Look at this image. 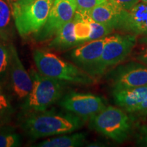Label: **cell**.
<instances>
[{
  "instance_id": "4316f807",
  "label": "cell",
  "mask_w": 147,
  "mask_h": 147,
  "mask_svg": "<svg viewBox=\"0 0 147 147\" xmlns=\"http://www.w3.org/2000/svg\"><path fill=\"white\" fill-rule=\"evenodd\" d=\"M18 1H21V2H24V3H28V2H31V1H34V0H18Z\"/></svg>"
},
{
  "instance_id": "5b68a950",
  "label": "cell",
  "mask_w": 147,
  "mask_h": 147,
  "mask_svg": "<svg viewBox=\"0 0 147 147\" xmlns=\"http://www.w3.org/2000/svg\"><path fill=\"white\" fill-rule=\"evenodd\" d=\"M55 0H34L28 3H12L14 25L18 34L25 38L35 34L47 23Z\"/></svg>"
},
{
  "instance_id": "d6986e66",
  "label": "cell",
  "mask_w": 147,
  "mask_h": 147,
  "mask_svg": "<svg viewBox=\"0 0 147 147\" xmlns=\"http://www.w3.org/2000/svg\"><path fill=\"white\" fill-rule=\"evenodd\" d=\"M23 140L12 127L8 125L0 127V147L21 146Z\"/></svg>"
},
{
  "instance_id": "cb8c5ba5",
  "label": "cell",
  "mask_w": 147,
  "mask_h": 147,
  "mask_svg": "<svg viewBox=\"0 0 147 147\" xmlns=\"http://www.w3.org/2000/svg\"><path fill=\"white\" fill-rule=\"evenodd\" d=\"M124 10H129L135 5L140 2V0H114Z\"/></svg>"
},
{
  "instance_id": "ffe728a7",
  "label": "cell",
  "mask_w": 147,
  "mask_h": 147,
  "mask_svg": "<svg viewBox=\"0 0 147 147\" xmlns=\"http://www.w3.org/2000/svg\"><path fill=\"white\" fill-rule=\"evenodd\" d=\"M10 66V51L8 46L0 44V82L6 85Z\"/></svg>"
},
{
  "instance_id": "8fae6325",
  "label": "cell",
  "mask_w": 147,
  "mask_h": 147,
  "mask_svg": "<svg viewBox=\"0 0 147 147\" xmlns=\"http://www.w3.org/2000/svg\"><path fill=\"white\" fill-rule=\"evenodd\" d=\"M107 79L113 89L147 85V65L131 61L115 66L108 73Z\"/></svg>"
},
{
  "instance_id": "52a82bcc",
  "label": "cell",
  "mask_w": 147,
  "mask_h": 147,
  "mask_svg": "<svg viewBox=\"0 0 147 147\" xmlns=\"http://www.w3.org/2000/svg\"><path fill=\"white\" fill-rule=\"evenodd\" d=\"M10 51V66L6 87L13 100L20 106L28 97L33 87L30 74L27 72L21 62L16 47L9 44Z\"/></svg>"
},
{
  "instance_id": "6da1fadb",
  "label": "cell",
  "mask_w": 147,
  "mask_h": 147,
  "mask_svg": "<svg viewBox=\"0 0 147 147\" xmlns=\"http://www.w3.org/2000/svg\"><path fill=\"white\" fill-rule=\"evenodd\" d=\"M84 123L75 114L55 108L21 114L19 121L22 131L33 140L71 134L80 129Z\"/></svg>"
},
{
  "instance_id": "44dd1931",
  "label": "cell",
  "mask_w": 147,
  "mask_h": 147,
  "mask_svg": "<svg viewBox=\"0 0 147 147\" xmlns=\"http://www.w3.org/2000/svg\"><path fill=\"white\" fill-rule=\"evenodd\" d=\"M76 3L77 11L88 12L96 5L100 4L106 0H75Z\"/></svg>"
},
{
  "instance_id": "5bb4252c",
  "label": "cell",
  "mask_w": 147,
  "mask_h": 147,
  "mask_svg": "<svg viewBox=\"0 0 147 147\" xmlns=\"http://www.w3.org/2000/svg\"><path fill=\"white\" fill-rule=\"evenodd\" d=\"M147 96V85L142 87L113 89V97L119 107L129 113Z\"/></svg>"
},
{
  "instance_id": "603a6c76",
  "label": "cell",
  "mask_w": 147,
  "mask_h": 147,
  "mask_svg": "<svg viewBox=\"0 0 147 147\" xmlns=\"http://www.w3.org/2000/svg\"><path fill=\"white\" fill-rule=\"evenodd\" d=\"M129 113L138 114V115H144L147 113V96L140 104L133 108Z\"/></svg>"
},
{
  "instance_id": "484cf974",
  "label": "cell",
  "mask_w": 147,
  "mask_h": 147,
  "mask_svg": "<svg viewBox=\"0 0 147 147\" xmlns=\"http://www.w3.org/2000/svg\"><path fill=\"white\" fill-rule=\"evenodd\" d=\"M138 42L140 45H142L145 46V47H147V35L141 37V38L138 40Z\"/></svg>"
},
{
  "instance_id": "7c38bea8",
  "label": "cell",
  "mask_w": 147,
  "mask_h": 147,
  "mask_svg": "<svg viewBox=\"0 0 147 147\" xmlns=\"http://www.w3.org/2000/svg\"><path fill=\"white\" fill-rule=\"evenodd\" d=\"M117 30L134 35H147V3H138L129 10H124Z\"/></svg>"
},
{
  "instance_id": "2e32d148",
  "label": "cell",
  "mask_w": 147,
  "mask_h": 147,
  "mask_svg": "<svg viewBox=\"0 0 147 147\" xmlns=\"http://www.w3.org/2000/svg\"><path fill=\"white\" fill-rule=\"evenodd\" d=\"M12 17L10 0H0V38L5 42L11 41L14 37Z\"/></svg>"
},
{
  "instance_id": "30bf717a",
  "label": "cell",
  "mask_w": 147,
  "mask_h": 147,
  "mask_svg": "<svg viewBox=\"0 0 147 147\" xmlns=\"http://www.w3.org/2000/svg\"><path fill=\"white\" fill-rule=\"evenodd\" d=\"M110 36L85 42L75 47L69 53V58L75 65L96 78L97 67L106 44Z\"/></svg>"
},
{
  "instance_id": "e0dca14e",
  "label": "cell",
  "mask_w": 147,
  "mask_h": 147,
  "mask_svg": "<svg viewBox=\"0 0 147 147\" xmlns=\"http://www.w3.org/2000/svg\"><path fill=\"white\" fill-rule=\"evenodd\" d=\"M63 134L53 138H49L38 143V147H76L82 146L85 143L87 136L84 133Z\"/></svg>"
},
{
  "instance_id": "ac0fdd59",
  "label": "cell",
  "mask_w": 147,
  "mask_h": 147,
  "mask_svg": "<svg viewBox=\"0 0 147 147\" xmlns=\"http://www.w3.org/2000/svg\"><path fill=\"white\" fill-rule=\"evenodd\" d=\"M13 100L6 85L0 82V127L8 125L13 119L16 113Z\"/></svg>"
},
{
  "instance_id": "277c9868",
  "label": "cell",
  "mask_w": 147,
  "mask_h": 147,
  "mask_svg": "<svg viewBox=\"0 0 147 147\" xmlns=\"http://www.w3.org/2000/svg\"><path fill=\"white\" fill-rule=\"evenodd\" d=\"M89 121L90 129L117 143L126 141L133 131L131 119L120 107L106 106Z\"/></svg>"
},
{
  "instance_id": "ba28073f",
  "label": "cell",
  "mask_w": 147,
  "mask_h": 147,
  "mask_svg": "<svg viewBox=\"0 0 147 147\" xmlns=\"http://www.w3.org/2000/svg\"><path fill=\"white\" fill-rule=\"evenodd\" d=\"M77 10L75 0H55L47 23L38 32L34 34L36 42L52 39L65 24L74 19Z\"/></svg>"
},
{
  "instance_id": "3957f363",
  "label": "cell",
  "mask_w": 147,
  "mask_h": 147,
  "mask_svg": "<svg viewBox=\"0 0 147 147\" xmlns=\"http://www.w3.org/2000/svg\"><path fill=\"white\" fill-rule=\"evenodd\" d=\"M37 69L42 75L69 83L88 85L95 79L75 64L62 59L54 53L43 49H36L33 53Z\"/></svg>"
},
{
  "instance_id": "83f0119b",
  "label": "cell",
  "mask_w": 147,
  "mask_h": 147,
  "mask_svg": "<svg viewBox=\"0 0 147 147\" xmlns=\"http://www.w3.org/2000/svg\"><path fill=\"white\" fill-rule=\"evenodd\" d=\"M141 1H143V2H146L147 3V0H140Z\"/></svg>"
},
{
  "instance_id": "7402d4cb",
  "label": "cell",
  "mask_w": 147,
  "mask_h": 147,
  "mask_svg": "<svg viewBox=\"0 0 147 147\" xmlns=\"http://www.w3.org/2000/svg\"><path fill=\"white\" fill-rule=\"evenodd\" d=\"M135 139L138 146L147 147V125H141L138 127Z\"/></svg>"
},
{
  "instance_id": "9a60e30c",
  "label": "cell",
  "mask_w": 147,
  "mask_h": 147,
  "mask_svg": "<svg viewBox=\"0 0 147 147\" xmlns=\"http://www.w3.org/2000/svg\"><path fill=\"white\" fill-rule=\"evenodd\" d=\"M80 45L76 39L74 20L65 24L58 31L49 44L48 47L56 51H66Z\"/></svg>"
},
{
  "instance_id": "9c48e42d",
  "label": "cell",
  "mask_w": 147,
  "mask_h": 147,
  "mask_svg": "<svg viewBox=\"0 0 147 147\" xmlns=\"http://www.w3.org/2000/svg\"><path fill=\"white\" fill-rule=\"evenodd\" d=\"M67 111L72 113L87 122L106 106L104 98L91 93L69 92L59 102Z\"/></svg>"
},
{
  "instance_id": "7a4b0ae2",
  "label": "cell",
  "mask_w": 147,
  "mask_h": 147,
  "mask_svg": "<svg viewBox=\"0 0 147 147\" xmlns=\"http://www.w3.org/2000/svg\"><path fill=\"white\" fill-rule=\"evenodd\" d=\"M33 87L26 100L20 106L21 114L45 111L59 102L67 82L45 76L31 69Z\"/></svg>"
},
{
  "instance_id": "8992f818",
  "label": "cell",
  "mask_w": 147,
  "mask_h": 147,
  "mask_svg": "<svg viewBox=\"0 0 147 147\" xmlns=\"http://www.w3.org/2000/svg\"><path fill=\"white\" fill-rule=\"evenodd\" d=\"M136 36L126 34L111 35L106 44L97 71V77L104 74L125 59L132 52L137 42Z\"/></svg>"
},
{
  "instance_id": "d4e9b609",
  "label": "cell",
  "mask_w": 147,
  "mask_h": 147,
  "mask_svg": "<svg viewBox=\"0 0 147 147\" xmlns=\"http://www.w3.org/2000/svg\"><path fill=\"white\" fill-rule=\"evenodd\" d=\"M136 60L138 61L147 65V47L145 48L144 50L141 51L138 54L136 55Z\"/></svg>"
},
{
  "instance_id": "4fadbf2b",
  "label": "cell",
  "mask_w": 147,
  "mask_h": 147,
  "mask_svg": "<svg viewBox=\"0 0 147 147\" xmlns=\"http://www.w3.org/2000/svg\"><path fill=\"white\" fill-rule=\"evenodd\" d=\"M124 9L114 0H106L88 12H84L93 21L113 30L118 29Z\"/></svg>"
}]
</instances>
